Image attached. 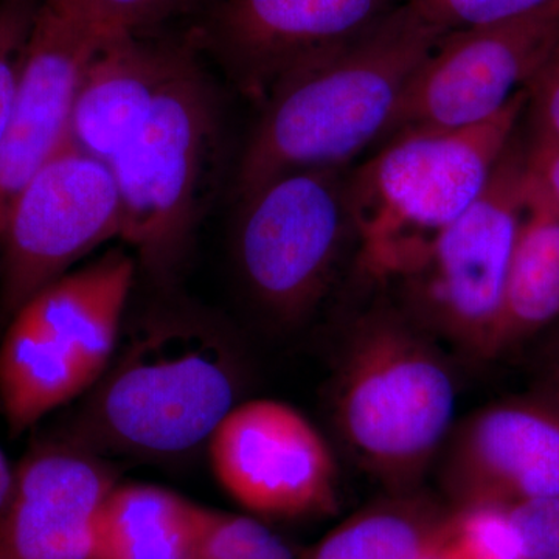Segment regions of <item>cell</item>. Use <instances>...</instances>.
<instances>
[{
  "instance_id": "cell-22",
  "label": "cell",
  "mask_w": 559,
  "mask_h": 559,
  "mask_svg": "<svg viewBox=\"0 0 559 559\" xmlns=\"http://www.w3.org/2000/svg\"><path fill=\"white\" fill-rule=\"evenodd\" d=\"M102 39L154 33L198 0H62Z\"/></svg>"
},
{
  "instance_id": "cell-4",
  "label": "cell",
  "mask_w": 559,
  "mask_h": 559,
  "mask_svg": "<svg viewBox=\"0 0 559 559\" xmlns=\"http://www.w3.org/2000/svg\"><path fill=\"white\" fill-rule=\"evenodd\" d=\"M528 108L527 87L495 117L459 130H409L347 178L360 270L388 282L487 189Z\"/></svg>"
},
{
  "instance_id": "cell-13",
  "label": "cell",
  "mask_w": 559,
  "mask_h": 559,
  "mask_svg": "<svg viewBox=\"0 0 559 559\" xmlns=\"http://www.w3.org/2000/svg\"><path fill=\"white\" fill-rule=\"evenodd\" d=\"M440 457L455 509L559 496L558 396L543 389L474 412L452 428Z\"/></svg>"
},
{
  "instance_id": "cell-27",
  "label": "cell",
  "mask_w": 559,
  "mask_h": 559,
  "mask_svg": "<svg viewBox=\"0 0 559 559\" xmlns=\"http://www.w3.org/2000/svg\"><path fill=\"white\" fill-rule=\"evenodd\" d=\"M532 123L559 143V50L527 86Z\"/></svg>"
},
{
  "instance_id": "cell-3",
  "label": "cell",
  "mask_w": 559,
  "mask_h": 559,
  "mask_svg": "<svg viewBox=\"0 0 559 559\" xmlns=\"http://www.w3.org/2000/svg\"><path fill=\"white\" fill-rule=\"evenodd\" d=\"M334 426L360 468L414 492L454 428L455 384L437 341L395 305L349 330L334 371Z\"/></svg>"
},
{
  "instance_id": "cell-12",
  "label": "cell",
  "mask_w": 559,
  "mask_h": 559,
  "mask_svg": "<svg viewBox=\"0 0 559 559\" xmlns=\"http://www.w3.org/2000/svg\"><path fill=\"white\" fill-rule=\"evenodd\" d=\"M396 7L395 0H213L190 36L261 105L280 81L359 38Z\"/></svg>"
},
{
  "instance_id": "cell-28",
  "label": "cell",
  "mask_w": 559,
  "mask_h": 559,
  "mask_svg": "<svg viewBox=\"0 0 559 559\" xmlns=\"http://www.w3.org/2000/svg\"><path fill=\"white\" fill-rule=\"evenodd\" d=\"M540 364H543L544 378L547 382L544 389L559 399V322L544 345Z\"/></svg>"
},
{
  "instance_id": "cell-20",
  "label": "cell",
  "mask_w": 559,
  "mask_h": 559,
  "mask_svg": "<svg viewBox=\"0 0 559 559\" xmlns=\"http://www.w3.org/2000/svg\"><path fill=\"white\" fill-rule=\"evenodd\" d=\"M193 559H296L285 540L257 518L205 511Z\"/></svg>"
},
{
  "instance_id": "cell-17",
  "label": "cell",
  "mask_w": 559,
  "mask_h": 559,
  "mask_svg": "<svg viewBox=\"0 0 559 559\" xmlns=\"http://www.w3.org/2000/svg\"><path fill=\"white\" fill-rule=\"evenodd\" d=\"M205 511L159 485L117 481L98 514L94 559H193Z\"/></svg>"
},
{
  "instance_id": "cell-11",
  "label": "cell",
  "mask_w": 559,
  "mask_h": 559,
  "mask_svg": "<svg viewBox=\"0 0 559 559\" xmlns=\"http://www.w3.org/2000/svg\"><path fill=\"white\" fill-rule=\"evenodd\" d=\"M221 488L259 518L296 520L337 506V466L319 429L282 401H241L207 443Z\"/></svg>"
},
{
  "instance_id": "cell-15",
  "label": "cell",
  "mask_w": 559,
  "mask_h": 559,
  "mask_svg": "<svg viewBox=\"0 0 559 559\" xmlns=\"http://www.w3.org/2000/svg\"><path fill=\"white\" fill-rule=\"evenodd\" d=\"M116 484L105 457L43 433L14 466L0 509V559H94L98 514Z\"/></svg>"
},
{
  "instance_id": "cell-8",
  "label": "cell",
  "mask_w": 559,
  "mask_h": 559,
  "mask_svg": "<svg viewBox=\"0 0 559 559\" xmlns=\"http://www.w3.org/2000/svg\"><path fill=\"white\" fill-rule=\"evenodd\" d=\"M237 201L242 286L272 322L299 325L326 299L356 241L344 168L286 173Z\"/></svg>"
},
{
  "instance_id": "cell-21",
  "label": "cell",
  "mask_w": 559,
  "mask_h": 559,
  "mask_svg": "<svg viewBox=\"0 0 559 559\" xmlns=\"http://www.w3.org/2000/svg\"><path fill=\"white\" fill-rule=\"evenodd\" d=\"M448 539L463 559H525L509 507L479 503L454 509Z\"/></svg>"
},
{
  "instance_id": "cell-2",
  "label": "cell",
  "mask_w": 559,
  "mask_h": 559,
  "mask_svg": "<svg viewBox=\"0 0 559 559\" xmlns=\"http://www.w3.org/2000/svg\"><path fill=\"white\" fill-rule=\"evenodd\" d=\"M240 393V362L218 329L160 316L120 341L100 380L53 430L105 459H180L207 447Z\"/></svg>"
},
{
  "instance_id": "cell-1",
  "label": "cell",
  "mask_w": 559,
  "mask_h": 559,
  "mask_svg": "<svg viewBox=\"0 0 559 559\" xmlns=\"http://www.w3.org/2000/svg\"><path fill=\"white\" fill-rule=\"evenodd\" d=\"M447 33L409 0L280 81L242 150L235 198L286 173L345 168L381 143L411 80Z\"/></svg>"
},
{
  "instance_id": "cell-19",
  "label": "cell",
  "mask_w": 559,
  "mask_h": 559,
  "mask_svg": "<svg viewBox=\"0 0 559 559\" xmlns=\"http://www.w3.org/2000/svg\"><path fill=\"white\" fill-rule=\"evenodd\" d=\"M452 511L417 492L358 511L296 559H419L450 532Z\"/></svg>"
},
{
  "instance_id": "cell-10",
  "label": "cell",
  "mask_w": 559,
  "mask_h": 559,
  "mask_svg": "<svg viewBox=\"0 0 559 559\" xmlns=\"http://www.w3.org/2000/svg\"><path fill=\"white\" fill-rule=\"evenodd\" d=\"M558 50L559 5L448 32L411 80L381 143L403 131L484 123L525 90Z\"/></svg>"
},
{
  "instance_id": "cell-7",
  "label": "cell",
  "mask_w": 559,
  "mask_h": 559,
  "mask_svg": "<svg viewBox=\"0 0 559 559\" xmlns=\"http://www.w3.org/2000/svg\"><path fill=\"white\" fill-rule=\"evenodd\" d=\"M525 193L524 146L513 140L480 197L384 282L415 325L473 359H492Z\"/></svg>"
},
{
  "instance_id": "cell-29",
  "label": "cell",
  "mask_w": 559,
  "mask_h": 559,
  "mask_svg": "<svg viewBox=\"0 0 559 559\" xmlns=\"http://www.w3.org/2000/svg\"><path fill=\"white\" fill-rule=\"evenodd\" d=\"M14 466L10 465L5 452L0 448V509L5 503L9 496L11 484H13Z\"/></svg>"
},
{
  "instance_id": "cell-18",
  "label": "cell",
  "mask_w": 559,
  "mask_h": 559,
  "mask_svg": "<svg viewBox=\"0 0 559 559\" xmlns=\"http://www.w3.org/2000/svg\"><path fill=\"white\" fill-rule=\"evenodd\" d=\"M558 322L559 216L527 176L524 213L503 289L492 359Z\"/></svg>"
},
{
  "instance_id": "cell-14",
  "label": "cell",
  "mask_w": 559,
  "mask_h": 559,
  "mask_svg": "<svg viewBox=\"0 0 559 559\" xmlns=\"http://www.w3.org/2000/svg\"><path fill=\"white\" fill-rule=\"evenodd\" d=\"M103 40L61 0H39L0 146V229L14 198L69 142L81 75Z\"/></svg>"
},
{
  "instance_id": "cell-25",
  "label": "cell",
  "mask_w": 559,
  "mask_h": 559,
  "mask_svg": "<svg viewBox=\"0 0 559 559\" xmlns=\"http://www.w3.org/2000/svg\"><path fill=\"white\" fill-rule=\"evenodd\" d=\"M525 559L559 557V496L509 507Z\"/></svg>"
},
{
  "instance_id": "cell-23",
  "label": "cell",
  "mask_w": 559,
  "mask_h": 559,
  "mask_svg": "<svg viewBox=\"0 0 559 559\" xmlns=\"http://www.w3.org/2000/svg\"><path fill=\"white\" fill-rule=\"evenodd\" d=\"M39 0H0V146L9 128L22 50Z\"/></svg>"
},
{
  "instance_id": "cell-26",
  "label": "cell",
  "mask_w": 559,
  "mask_h": 559,
  "mask_svg": "<svg viewBox=\"0 0 559 559\" xmlns=\"http://www.w3.org/2000/svg\"><path fill=\"white\" fill-rule=\"evenodd\" d=\"M524 160L530 182L559 216V143L533 124Z\"/></svg>"
},
{
  "instance_id": "cell-16",
  "label": "cell",
  "mask_w": 559,
  "mask_h": 559,
  "mask_svg": "<svg viewBox=\"0 0 559 559\" xmlns=\"http://www.w3.org/2000/svg\"><path fill=\"white\" fill-rule=\"evenodd\" d=\"M198 50L191 36L168 40L140 33L103 40L81 75L70 142L109 164L142 130L160 92Z\"/></svg>"
},
{
  "instance_id": "cell-30",
  "label": "cell",
  "mask_w": 559,
  "mask_h": 559,
  "mask_svg": "<svg viewBox=\"0 0 559 559\" xmlns=\"http://www.w3.org/2000/svg\"><path fill=\"white\" fill-rule=\"evenodd\" d=\"M450 533V532H448ZM419 559H463L460 557L455 547L452 546L450 539H448V535L444 536L443 539H440L439 543L433 544L432 547L425 555H423Z\"/></svg>"
},
{
  "instance_id": "cell-9",
  "label": "cell",
  "mask_w": 559,
  "mask_h": 559,
  "mask_svg": "<svg viewBox=\"0 0 559 559\" xmlns=\"http://www.w3.org/2000/svg\"><path fill=\"white\" fill-rule=\"evenodd\" d=\"M120 238V197L109 165L69 140L28 180L3 219L0 312L10 319L84 257Z\"/></svg>"
},
{
  "instance_id": "cell-31",
  "label": "cell",
  "mask_w": 559,
  "mask_h": 559,
  "mask_svg": "<svg viewBox=\"0 0 559 559\" xmlns=\"http://www.w3.org/2000/svg\"><path fill=\"white\" fill-rule=\"evenodd\" d=\"M551 559H559V557L558 558H551Z\"/></svg>"
},
{
  "instance_id": "cell-5",
  "label": "cell",
  "mask_w": 559,
  "mask_h": 559,
  "mask_svg": "<svg viewBox=\"0 0 559 559\" xmlns=\"http://www.w3.org/2000/svg\"><path fill=\"white\" fill-rule=\"evenodd\" d=\"M138 260L127 249L55 280L9 319L0 342V412L11 436L86 395L120 344Z\"/></svg>"
},
{
  "instance_id": "cell-24",
  "label": "cell",
  "mask_w": 559,
  "mask_h": 559,
  "mask_svg": "<svg viewBox=\"0 0 559 559\" xmlns=\"http://www.w3.org/2000/svg\"><path fill=\"white\" fill-rule=\"evenodd\" d=\"M448 32L520 20L559 5V0H418Z\"/></svg>"
},
{
  "instance_id": "cell-6",
  "label": "cell",
  "mask_w": 559,
  "mask_h": 559,
  "mask_svg": "<svg viewBox=\"0 0 559 559\" xmlns=\"http://www.w3.org/2000/svg\"><path fill=\"white\" fill-rule=\"evenodd\" d=\"M221 154L223 109L197 53L108 164L120 197V240L156 277L171 274L186 255L215 189Z\"/></svg>"
}]
</instances>
